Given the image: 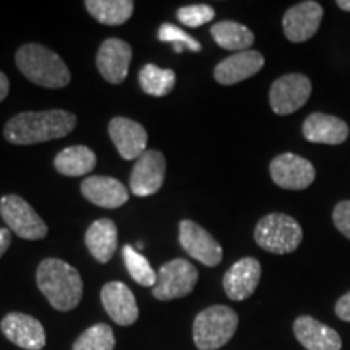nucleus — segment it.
I'll list each match as a JSON object with an SVG mask.
<instances>
[{
    "instance_id": "nucleus-1",
    "label": "nucleus",
    "mask_w": 350,
    "mask_h": 350,
    "mask_svg": "<svg viewBox=\"0 0 350 350\" xmlns=\"http://www.w3.org/2000/svg\"><path fill=\"white\" fill-rule=\"evenodd\" d=\"M75 126L77 117L62 109L21 112L7 122L3 137L12 144H36L67 137Z\"/></svg>"
},
{
    "instance_id": "nucleus-2",
    "label": "nucleus",
    "mask_w": 350,
    "mask_h": 350,
    "mask_svg": "<svg viewBox=\"0 0 350 350\" xmlns=\"http://www.w3.org/2000/svg\"><path fill=\"white\" fill-rule=\"evenodd\" d=\"M36 282L42 295L59 312H70L81 301V275L73 266L62 260L47 258L39 262Z\"/></svg>"
},
{
    "instance_id": "nucleus-3",
    "label": "nucleus",
    "mask_w": 350,
    "mask_h": 350,
    "mask_svg": "<svg viewBox=\"0 0 350 350\" xmlns=\"http://www.w3.org/2000/svg\"><path fill=\"white\" fill-rule=\"evenodd\" d=\"M16 67L34 85L60 90L70 83V70L60 55L41 44H25L16 51Z\"/></svg>"
},
{
    "instance_id": "nucleus-4",
    "label": "nucleus",
    "mask_w": 350,
    "mask_h": 350,
    "mask_svg": "<svg viewBox=\"0 0 350 350\" xmlns=\"http://www.w3.org/2000/svg\"><path fill=\"white\" fill-rule=\"evenodd\" d=\"M239 317L230 306L213 305L198 313L193 323V340L200 350L224 347L234 338Z\"/></svg>"
},
{
    "instance_id": "nucleus-5",
    "label": "nucleus",
    "mask_w": 350,
    "mask_h": 350,
    "mask_svg": "<svg viewBox=\"0 0 350 350\" xmlns=\"http://www.w3.org/2000/svg\"><path fill=\"white\" fill-rule=\"evenodd\" d=\"M301 240L304 230L299 222L287 214H268L255 227V242L262 250L274 255H287L295 252Z\"/></svg>"
},
{
    "instance_id": "nucleus-6",
    "label": "nucleus",
    "mask_w": 350,
    "mask_h": 350,
    "mask_svg": "<svg viewBox=\"0 0 350 350\" xmlns=\"http://www.w3.org/2000/svg\"><path fill=\"white\" fill-rule=\"evenodd\" d=\"M0 214L8 229L25 240H41L49 232V227L41 216L18 195L2 196Z\"/></svg>"
},
{
    "instance_id": "nucleus-7",
    "label": "nucleus",
    "mask_w": 350,
    "mask_h": 350,
    "mask_svg": "<svg viewBox=\"0 0 350 350\" xmlns=\"http://www.w3.org/2000/svg\"><path fill=\"white\" fill-rule=\"evenodd\" d=\"M198 281V271L190 261L177 258L157 269V281L152 287V295L157 300L182 299L193 292Z\"/></svg>"
},
{
    "instance_id": "nucleus-8",
    "label": "nucleus",
    "mask_w": 350,
    "mask_h": 350,
    "mask_svg": "<svg viewBox=\"0 0 350 350\" xmlns=\"http://www.w3.org/2000/svg\"><path fill=\"white\" fill-rule=\"evenodd\" d=\"M312 94V81L301 73H288L278 78L269 91V104L274 113L288 116L304 107Z\"/></svg>"
},
{
    "instance_id": "nucleus-9",
    "label": "nucleus",
    "mask_w": 350,
    "mask_h": 350,
    "mask_svg": "<svg viewBox=\"0 0 350 350\" xmlns=\"http://www.w3.org/2000/svg\"><path fill=\"white\" fill-rule=\"evenodd\" d=\"M178 242L188 255L208 268H214L222 261V247L217 240L190 219H183L178 224Z\"/></svg>"
},
{
    "instance_id": "nucleus-10",
    "label": "nucleus",
    "mask_w": 350,
    "mask_h": 350,
    "mask_svg": "<svg viewBox=\"0 0 350 350\" xmlns=\"http://www.w3.org/2000/svg\"><path fill=\"white\" fill-rule=\"evenodd\" d=\"M271 178L286 190H305L314 182L317 170L308 159L292 152L275 156L269 165Z\"/></svg>"
},
{
    "instance_id": "nucleus-11",
    "label": "nucleus",
    "mask_w": 350,
    "mask_h": 350,
    "mask_svg": "<svg viewBox=\"0 0 350 350\" xmlns=\"http://www.w3.org/2000/svg\"><path fill=\"white\" fill-rule=\"evenodd\" d=\"M165 178V157L161 151L146 150L131 169L130 190L137 196L157 193Z\"/></svg>"
},
{
    "instance_id": "nucleus-12",
    "label": "nucleus",
    "mask_w": 350,
    "mask_h": 350,
    "mask_svg": "<svg viewBox=\"0 0 350 350\" xmlns=\"http://www.w3.org/2000/svg\"><path fill=\"white\" fill-rule=\"evenodd\" d=\"M323 15V7L313 0H306L288 8L282 18V28L288 41L305 42L313 38L321 25Z\"/></svg>"
},
{
    "instance_id": "nucleus-13",
    "label": "nucleus",
    "mask_w": 350,
    "mask_h": 350,
    "mask_svg": "<svg viewBox=\"0 0 350 350\" xmlns=\"http://www.w3.org/2000/svg\"><path fill=\"white\" fill-rule=\"evenodd\" d=\"M131 62V47L119 38H109L100 44L96 65L103 78L112 85H120L129 75Z\"/></svg>"
},
{
    "instance_id": "nucleus-14",
    "label": "nucleus",
    "mask_w": 350,
    "mask_h": 350,
    "mask_svg": "<svg viewBox=\"0 0 350 350\" xmlns=\"http://www.w3.org/2000/svg\"><path fill=\"white\" fill-rule=\"evenodd\" d=\"M0 329L12 344L25 350H41L46 345V331L41 321L25 313H8Z\"/></svg>"
},
{
    "instance_id": "nucleus-15",
    "label": "nucleus",
    "mask_w": 350,
    "mask_h": 350,
    "mask_svg": "<svg viewBox=\"0 0 350 350\" xmlns=\"http://www.w3.org/2000/svg\"><path fill=\"white\" fill-rule=\"evenodd\" d=\"M261 279V265L255 258L247 256L232 265L224 274L222 286L226 295L234 301L247 300L256 291Z\"/></svg>"
},
{
    "instance_id": "nucleus-16",
    "label": "nucleus",
    "mask_w": 350,
    "mask_h": 350,
    "mask_svg": "<svg viewBox=\"0 0 350 350\" xmlns=\"http://www.w3.org/2000/svg\"><path fill=\"white\" fill-rule=\"evenodd\" d=\"M109 135L125 161H137L146 151L148 133L138 122L126 117H113L109 122Z\"/></svg>"
},
{
    "instance_id": "nucleus-17",
    "label": "nucleus",
    "mask_w": 350,
    "mask_h": 350,
    "mask_svg": "<svg viewBox=\"0 0 350 350\" xmlns=\"http://www.w3.org/2000/svg\"><path fill=\"white\" fill-rule=\"evenodd\" d=\"M104 310L117 325L130 326L139 317V308L133 292L124 282H107L100 291Z\"/></svg>"
},
{
    "instance_id": "nucleus-18",
    "label": "nucleus",
    "mask_w": 350,
    "mask_h": 350,
    "mask_svg": "<svg viewBox=\"0 0 350 350\" xmlns=\"http://www.w3.org/2000/svg\"><path fill=\"white\" fill-rule=\"evenodd\" d=\"M262 65H265V57L261 52L252 49L237 52V54L227 57L216 65L214 80L224 86L237 85V83L256 75L262 68Z\"/></svg>"
},
{
    "instance_id": "nucleus-19",
    "label": "nucleus",
    "mask_w": 350,
    "mask_h": 350,
    "mask_svg": "<svg viewBox=\"0 0 350 350\" xmlns=\"http://www.w3.org/2000/svg\"><path fill=\"white\" fill-rule=\"evenodd\" d=\"M81 193L88 201L99 208L116 209L129 201V190L117 178L93 175L81 182Z\"/></svg>"
},
{
    "instance_id": "nucleus-20",
    "label": "nucleus",
    "mask_w": 350,
    "mask_h": 350,
    "mask_svg": "<svg viewBox=\"0 0 350 350\" xmlns=\"http://www.w3.org/2000/svg\"><path fill=\"white\" fill-rule=\"evenodd\" d=\"M294 334L306 350H340L342 339L332 327L312 317H299L294 321Z\"/></svg>"
},
{
    "instance_id": "nucleus-21",
    "label": "nucleus",
    "mask_w": 350,
    "mask_h": 350,
    "mask_svg": "<svg viewBox=\"0 0 350 350\" xmlns=\"http://www.w3.org/2000/svg\"><path fill=\"white\" fill-rule=\"evenodd\" d=\"M301 131L308 142L319 144H340L349 138V125L342 119L321 112L310 113Z\"/></svg>"
},
{
    "instance_id": "nucleus-22",
    "label": "nucleus",
    "mask_w": 350,
    "mask_h": 350,
    "mask_svg": "<svg viewBox=\"0 0 350 350\" xmlns=\"http://www.w3.org/2000/svg\"><path fill=\"white\" fill-rule=\"evenodd\" d=\"M85 243L99 262L111 261L117 250V226L111 219H98L88 227Z\"/></svg>"
},
{
    "instance_id": "nucleus-23",
    "label": "nucleus",
    "mask_w": 350,
    "mask_h": 350,
    "mask_svg": "<svg viewBox=\"0 0 350 350\" xmlns=\"http://www.w3.org/2000/svg\"><path fill=\"white\" fill-rule=\"evenodd\" d=\"M96 164H98V157L88 146H70L65 148L55 156L54 165L57 172L65 175V177H80L93 172Z\"/></svg>"
},
{
    "instance_id": "nucleus-24",
    "label": "nucleus",
    "mask_w": 350,
    "mask_h": 350,
    "mask_svg": "<svg viewBox=\"0 0 350 350\" xmlns=\"http://www.w3.org/2000/svg\"><path fill=\"white\" fill-rule=\"evenodd\" d=\"M211 36L219 47L235 52V54L248 51V47L255 42V34L247 26L232 20L214 23L211 28Z\"/></svg>"
},
{
    "instance_id": "nucleus-25",
    "label": "nucleus",
    "mask_w": 350,
    "mask_h": 350,
    "mask_svg": "<svg viewBox=\"0 0 350 350\" xmlns=\"http://www.w3.org/2000/svg\"><path fill=\"white\" fill-rule=\"evenodd\" d=\"M86 10L103 25H124L133 15L135 3L131 0H88Z\"/></svg>"
},
{
    "instance_id": "nucleus-26",
    "label": "nucleus",
    "mask_w": 350,
    "mask_h": 350,
    "mask_svg": "<svg viewBox=\"0 0 350 350\" xmlns=\"http://www.w3.org/2000/svg\"><path fill=\"white\" fill-rule=\"evenodd\" d=\"M138 81L144 93L154 96V98H163L174 90L177 77H175L174 70L161 68L154 64H146L139 70Z\"/></svg>"
},
{
    "instance_id": "nucleus-27",
    "label": "nucleus",
    "mask_w": 350,
    "mask_h": 350,
    "mask_svg": "<svg viewBox=\"0 0 350 350\" xmlns=\"http://www.w3.org/2000/svg\"><path fill=\"white\" fill-rule=\"evenodd\" d=\"M122 253H124V262L131 279L143 287H154L157 281V273L151 268L150 261L138 250H135L131 245H125Z\"/></svg>"
},
{
    "instance_id": "nucleus-28",
    "label": "nucleus",
    "mask_w": 350,
    "mask_h": 350,
    "mask_svg": "<svg viewBox=\"0 0 350 350\" xmlns=\"http://www.w3.org/2000/svg\"><path fill=\"white\" fill-rule=\"evenodd\" d=\"M116 336L111 326L99 323L83 332L73 344V350H113Z\"/></svg>"
},
{
    "instance_id": "nucleus-29",
    "label": "nucleus",
    "mask_w": 350,
    "mask_h": 350,
    "mask_svg": "<svg viewBox=\"0 0 350 350\" xmlns=\"http://www.w3.org/2000/svg\"><path fill=\"white\" fill-rule=\"evenodd\" d=\"M157 39L161 42H169L174 46V51L177 54H180L183 49L193 51V52H200L201 51V44L187 34L183 29L177 28V26L172 23H164L159 26V31H157Z\"/></svg>"
},
{
    "instance_id": "nucleus-30",
    "label": "nucleus",
    "mask_w": 350,
    "mask_h": 350,
    "mask_svg": "<svg viewBox=\"0 0 350 350\" xmlns=\"http://www.w3.org/2000/svg\"><path fill=\"white\" fill-rule=\"evenodd\" d=\"M216 12L209 5H187L177 12V18L188 28H198L214 20Z\"/></svg>"
},
{
    "instance_id": "nucleus-31",
    "label": "nucleus",
    "mask_w": 350,
    "mask_h": 350,
    "mask_svg": "<svg viewBox=\"0 0 350 350\" xmlns=\"http://www.w3.org/2000/svg\"><path fill=\"white\" fill-rule=\"evenodd\" d=\"M332 222L344 237L350 240V201H340L332 211Z\"/></svg>"
},
{
    "instance_id": "nucleus-32",
    "label": "nucleus",
    "mask_w": 350,
    "mask_h": 350,
    "mask_svg": "<svg viewBox=\"0 0 350 350\" xmlns=\"http://www.w3.org/2000/svg\"><path fill=\"white\" fill-rule=\"evenodd\" d=\"M334 310H336V314H338V318L342 319V321L350 323V291L347 294L340 297L338 304H336Z\"/></svg>"
},
{
    "instance_id": "nucleus-33",
    "label": "nucleus",
    "mask_w": 350,
    "mask_h": 350,
    "mask_svg": "<svg viewBox=\"0 0 350 350\" xmlns=\"http://www.w3.org/2000/svg\"><path fill=\"white\" fill-rule=\"evenodd\" d=\"M12 245V230L8 227H2L0 229V258L5 255L8 247Z\"/></svg>"
},
{
    "instance_id": "nucleus-34",
    "label": "nucleus",
    "mask_w": 350,
    "mask_h": 350,
    "mask_svg": "<svg viewBox=\"0 0 350 350\" xmlns=\"http://www.w3.org/2000/svg\"><path fill=\"white\" fill-rule=\"evenodd\" d=\"M8 91H10V83H8V78L3 72H0V103L8 96Z\"/></svg>"
},
{
    "instance_id": "nucleus-35",
    "label": "nucleus",
    "mask_w": 350,
    "mask_h": 350,
    "mask_svg": "<svg viewBox=\"0 0 350 350\" xmlns=\"http://www.w3.org/2000/svg\"><path fill=\"white\" fill-rule=\"evenodd\" d=\"M338 7L344 12H350V0H338Z\"/></svg>"
}]
</instances>
